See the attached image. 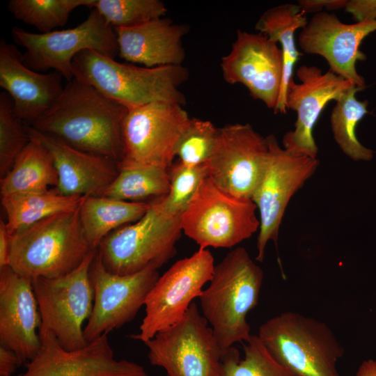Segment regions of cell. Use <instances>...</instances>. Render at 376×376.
Listing matches in <instances>:
<instances>
[{
  "instance_id": "cell-10",
  "label": "cell",
  "mask_w": 376,
  "mask_h": 376,
  "mask_svg": "<svg viewBox=\"0 0 376 376\" xmlns=\"http://www.w3.org/2000/svg\"><path fill=\"white\" fill-rule=\"evenodd\" d=\"M144 344L150 363L168 376H216L220 371L224 354L194 302L178 322Z\"/></svg>"
},
{
  "instance_id": "cell-23",
  "label": "cell",
  "mask_w": 376,
  "mask_h": 376,
  "mask_svg": "<svg viewBox=\"0 0 376 376\" xmlns=\"http://www.w3.org/2000/svg\"><path fill=\"white\" fill-rule=\"evenodd\" d=\"M114 31L118 56L130 63L147 68L181 65L185 58L182 38L189 31L186 24L162 17Z\"/></svg>"
},
{
  "instance_id": "cell-6",
  "label": "cell",
  "mask_w": 376,
  "mask_h": 376,
  "mask_svg": "<svg viewBox=\"0 0 376 376\" xmlns=\"http://www.w3.org/2000/svg\"><path fill=\"white\" fill-rule=\"evenodd\" d=\"M181 217H171L161 210L158 198L150 202L137 221L122 226L105 237L97 247L104 267L127 275L149 267H161L176 253L181 236Z\"/></svg>"
},
{
  "instance_id": "cell-37",
  "label": "cell",
  "mask_w": 376,
  "mask_h": 376,
  "mask_svg": "<svg viewBox=\"0 0 376 376\" xmlns=\"http://www.w3.org/2000/svg\"><path fill=\"white\" fill-rule=\"evenodd\" d=\"M347 0H299L297 4L305 13H320L323 9L334 10L344 8Z\"/></svg>"
},
{
  "instance_id": "cell-22",
  "label": "cell",
  "mask_w": 376,
  "mask_h": 376,
  "mask_svg": "<svg viewBox=\"0 0 376 376\" xmlns=\"http://www.w3.org/2000/svg\"><path fill=\"white\" fill-rule=\"evenodd\" d=\"M29 136L51 153L58 173L56 190L66 196H100L118 173V163L72 148L26 125Z\"/></svg>"
},
{
  "instance_id": "cell-31",
  "label": "cell",
  "mask_w": 376,
  "mask_h": 376,
  "mask_svg": "<svg viewBox=\"0 0 376 376\" xmlns=\"http://www.w3.org/2000/svg\"><path fill=\"white\" fill-rule=\"evenodd\" d=\"M95 0H10L8 10L18 20L40 33L63 26L71 13L80 6L91 9Z\"/></svg>"
},
{
  "instance_id": "cell-38",
  "label": "cell",
  "mask_w": 376,
  "mask_h": 376,
  "mask_svg": "<svg viewBox=\"0 0 376 376\" xmlns=\"http://www.w3.org/2000/svg\"><path fill=\"white\" fill-rule=\"evenodd\" d=\"M20 365L17 354L11 350L0 345V375L11 376Z\"/></svg>"
},
{
  "instance_id": "cell-11",
  "label": "cell",
  "mask_w": 376,
  "mask_h": 376,
  "mask_svg": "<svg viewBox=\"0 0 376 376\" xmlns=\"http://www.w3.org/2000/svg\"><path fill=\"white\" fill-rule=\"evenodd\" d=\"M214 265L211 252L201 248L175 262L158 278L148 294L139 332L131 336L145 343L159 331L178 322L210 281Z\"/></svg>"
},
{
  "instance_id": "cell-32",
  "label": "cell",
  "mask_w": 376,
  "mask_h": 376,
  "mask_svg": "<svg viewBox=\"0 0 376 376\" xmlns=\"http://www.w3.org/2000/svg\"><path fill=\"white\" fill-rule=\"evenodd\" d=\"M170 189L159 198L161 210L171 217H181L203 181L210 176L208 164L188 166L179 160L169 169Z\"/></svg>"
},
{
  "instance_id": "cell-26",
  "label": "cell",
  "mask_w": 376,
  "mask_h": 376,
  "mask_svg": "<svg viewBox=\"0 0 376 376\" xmlns=\"http://www.w3.org/2000/svg\"><path fill=\"white\" fill-rule=\"evenodd\" d=\"M150 203L130 202L112 198L85 196L79 206L84 235L93 249L113 230L140 219Z\"/></svg>"
},
{
  "instance_id": "cell-14",
  "label": "cell",
  "mask_w": 376,
  "mask_h": 376,
  "mask_svg": "<svg viewBox=\"0 0 376 376\" xmlns=\"http://www.w3.org/2000/svg\"><path fill=\"white\" fill-rule=\"evenodd\" d=\"M159 277L158 269L155 267L132 274L111 273L104 267L97 251L90 269L94 301L84 329L86 342L132 321L144 306L148 294Z\"/></svg>"
},
{
  "instance_id": "cell-29",
  "label": "cell",
  "mask_w": 376,
  "mask_h": 376,
  "mask_svg": "<svg viewBox=\"0 0 376 376\" xmlns=\"http://www.w3.org/2000/svg\"><path fill=\"white\" fill-rule=\"evenodd\" d=\"M365 88L353 84L336 102L331 117L334 139L343 152L354 161H370L374 152L358 140L356 128L359 122L368 113V102L359 101L357 93Z\"/></svg>"
},
{
  "instance_id": "cell-1",
  "label": "cell",
  "mask_w": 376,
  "mask_h": 376,
  "mask_svg": "<svg viewBox=\"0 0 376 376\" xmlns=\"http://www.w3.org/2000/svg\"><path fill=\"white\" fill-rule=\"evenodd\" d=\"M128 109L73 78L52 107L31 127L68 146L119 163L123 122Z\"/></svg>"
},
{
  "instance_id": "cell-17",
  "label": "cell",
  "mask_w": 376,
  "mask_h": 376,
  "mask_svg": "<svg viewBox=\"0 0 376 376\" xmlns=\"http://www.w3.org/2000/svg\"><path fill=\"white\" fill-rule=\"evenodd\" d=\"M296 76L299 82L293 79L289 82L285 107L296 111L297 120L294 130L283 136V147L292 154L316 159L318 148L313 132L321 113L329 102H336L354 84L315 65L299 66Z\"/></svg>"
},
{
  "instance_id": "cell-8",
  "label": "cell",
  "mask_w": 376,
  "mask_h": 376,
  "mask_svg": "<svg viewBox=\"0 0 376 376\" xmlns=\"http://www.w3.org/2000/svg\"><path fill=\"white\" fill-rule=\"evenodd\" d=\"M15 41L26 49L24 62L37 72L53 70L67 81L74 78L72 61L84 50H93L109 58L118 56L114 29L95 9L76 27L49 33H31L19 27L11 31Z\"/></svg>"
},
{
  "instance_id": "cell-25",
  "label": "cell",
  "mask_w": 376,
  "mask_h": 376,
  "mask_svg": "<svg viewBox=\"0 0 376 376\" xmlns=\"http://www.w3.org/2000/svg\"><path fill=\"white\" fill-rule=\"evenodd\" d=\"M29 139L10 170L1 178V196L44 192L58 185V173L51 153L38 140Z\"/></svg>"
},
{
  "instance_id": "cell-12",
  "label": "cell",
  "mask_w": 376,
  "mask_h": 376,
  "mask_svg": "<svg viewBox=\"0 0 376 376\" xmlns=\"http://www.w3.org/2000/svg\"><path fill=\"white\" fill-rule=\"evenodd\" d=\"M267 138V164L251 198L260 214L256 258L259 262L263 261L268 242L277 244L280 225L290 200L319 166L318 158L297 155L281 147L274 134Z\"/></svg>"
},
{
  "instance_id": "cell-34",
  "label": "cell",
  "mask_w": 376,
  "mask_h": 376,
  "mask_svg": "<svg viewBox=\"0 0 376 376\" xmlns=\"http://www.w3.org/2000/svg\"><path fill=\"white\" fill-rule=\"evenodd\" d=\"M219 131L210 120L191 118L176 146L178 160L188 166L208 164Z\"/></svg>"
},
{
  "instance_id": "cell-24",
  "label": "cell",
  "mask_w": 376,
  "mask_h": 376,
  "mask_svg": "<svg viewBox=\"0 0 376 376\" xmlns=\"http://www.w3.org/2000/svg\"><path fill=\"white\" fill-rule=\"evenodd\" d=\"M305 15L297 3H284L267 9L255 26L259 33L279 43L283 55V75L275 113H286L287 87L292 79L294 66L301 56L295 45V33L306 25Z\"/></svg>"
},
{
  "instance_id": "cell-39",
  "label": "cell",
  "mask_w": 376,
  "mask_h": 376,
  "mask_svg": "<svg viewBox=\"0 0 376 376\" xmlns=\"http://www.w3.org/2000/svg\"><path fill=\"white\" fill-rule=\"evenodd\" d=\"M11 247V234L9 233L6 224L0 221V269L9 265Z\"/></svg>"
},
{
  "instance_id": "cell-16",
  "label": "cell",
  "mask_w": 376,
  "mask_h": 376,
  "mask_svg": "<svg viewBox=\"0 0 376 376\" xmlns=\"http://www.w3.org/2000/svg\"><path fill=\"white\" fill-rule=\"evenodd\" d=\"M220 66L226 82L244 85L253 98L275 109L284 68L283 52L277 42L259 32L237 30L231 49L221 58Z\"/></svg>"
},
{
  "instance_id": "cell-15",
  "label": "cell",
  "mask_w": 376,
  "mask_h": 376,
  "mask_svg": "<svg viewBox=\"0 0 376 376\" xmlns=\"http://www.w3.org/2000/svg\"><path fill=\"white\" fill-rule=\"evenodd\" d=\"M267 138L249 124L219 128L208 162L210 177L223 191L251 199L265 173L269 157Z\"/></svg>"
},
{
  "instance_id": "cell-9",
  "label": "cell",
  "mask_w": 376,
  "mask_h": 376,
  "mask_svg": "<svg viewBox=\"0 0 376 376\" xmlns=\"http://www.w3.org/2000/svg\"><path fill=\"white\" fill-rule=\"evenodd\" d=\"M97 251L92 250L77 268L63 276L32 281L41 326L51 331L67 350H79L88 344L83 324L93 306L90 269Z\"/></svg>"
},
{
  "instance_id": "cell-40",
  "label": "cell",
  "mask_w": 376,
  "mask_h": 376,
  "mask_svg": "<svg viewBox=\"0 0 376 376\" xmlns=\"http://www.w3.org/2000/svg\"><path fill=\"white\" fill-rule=\"evenodd\" d=\"M355 376H376V360L363 361L359 366Z\"/></svg>"
},
{
  "instance_id": "cell-36",
  "label": "cell",
  "mask_w": 376,
  "mask_h": 376,
  "mask_svg": "<svg viewBox=\"0 0 376 376\" xmlns=\"http://www.w3.org/2000/svg\"><path fill=\"white\" fill-rule=\"evenodd\" d=\"M345 10L357 22L376 19V0H347Z\"/></svg>"
},
{
  "instance_id": "cell-3",
  "label": "cell",
  "mask_w": 376,
  "mask_h": 376,
  "mask_svg": "<svg viewBox=\"0 0 376 376\" xmlns=\"http://www.w3.org/2000/svg\"><path fill=\"white\" fill-rule=\"evenodd\" d=\"M74 78L88 84L129 109L164 102L184 106L180 86L189 77L181 65L155 68L120 63L93 50H84L72 61Z\"/></svg>"
},
{
  "instance_id": "cell-2",
  "label": "cell",
  "mask_w": 376,
  "mask_h": 376,
  "mask_svg": "<svg viewBox=\"0 0 376 376\" xmlns=\"http://www.w3.org/2000/svg\"><path fill=\"white\" fill-rule=\"evenodd\" d=\"M263 281V269L242 246L230 251L214 265L199 300L202 315L223 354L250 337L246 315L258 303Z\"/></svg>"
},
{
  "instance_id": "cell-21",
  "label": "cell",
  "mask_w": 376,
  "mask_h": 376,
  "mask_svg": "<svg viewBox=\"0 0 376 376\" xmlns=\"http://www.w3.org/2000/svg\"><path fill=\"white\" fill-rule=\"evenodd\" d=\"M62 78L56 71L42 73L29 68L18 49L1 38L0 86L26 125H31L52 107L63 89Z\"/></svg>"
},
{
  "instance_id": "cell-28",
  "label": "cell",
  "mask_w": 376,
  "mask_h": 376,
  "mask_svg": "<svg viewBox=\"0 0 376 376\" xmlns=\"http://www.w3.org/2000/svg\"><path fill=\"white\" fill-rule=\"evenodd\" d=\"M118 173L101 196L115 199L143 202L162 198L169 192V169L152 165L119 162Z\"/></svg>"
},
{
  "instance_id": "cell-30",
  "label": "cell",
  "mask_w": 376,
  "mask_h": 376,
  "mask_svg": "<svg viewBox=\"0 0 376 376\" xmlns=\"http://www.w3.org/2000/svg\"><path fill=\"white\" fill-rule=\"evenodd\" d=\"M243 348V359L234 346L225 352L216 376H297L270 355L257 335H251Z\"/></svg>"
},
{
  "instance_id": "cell-41",
  "label": "cell",
  "mask_w": 376,
  "mask_h": 376,
  "mask_svg": "<svg viewBox=\"0 0 376 376\" xmlns=\"http://www.w3.org/2000/svg\"><path fill=\"white\" fill-rule=\"evenodd\" d=\"M17 376H22V374H20V375H17Z\"/></svg>"
},
{
  "instance_id": "cell-19",
  "label": "cell",
  "mask_w": 376,
  "mask_h": 376,
  "mask_svg": "<svg viewBox=\"0 0 376 376\" xmlns=\"http://www.w3.org/2000/svg\"><path fill=\"white\" fill-rule=\"evenodd\" d=\"M376 31V19L342 22L327 11L315 13L298 36V45L304 52L323 57L329 70L366 88L365 80L357 71L358 61L366 59L359 50L363 40Z\"/></svg>"
},
{
  "instance_id": "cell-7",
  "label": "cell",
  "mask_w": 376,
  "mask_h": 376,
  "mask_svg": "<svg viewBox=\"0 0 376 376\" xmlns=\"http://www.w3.org/2000/svg\"><path fill=\"white\" fill-rule=\"evenodd\" d=\"M256 210L251 199L226 193L209 176L181 216L182 231L201 249L231 248L259 230Z\"/></svg>"
},
{
  "instance_id": "cell-18",
  "label": "cell",
  "mask_w": 376,
  "mask_h": 376,
  "mask_svg": "<svg viewBox=\"0 0 376 376\" xmlns=\"http://www.w3.org/2000/svg\"><path fill=\"white\" fill-rule=\"evenodd\" d=\"M39 335L40 349L22 376H150L142 366L115 359L108 334L76 350L64 349L42 326Z\"/></svg>"
},
{
  "instance_id": "cell-35",
  "label": "cell",
  "mask_w": 376,
  "mask_h": 376,
  "mask_svg": "<svg viewBox=\"0 0 376 376\" xmlns=\"http://www.w3.org/2000/svg\"><path fill=\"white\" fill-rule=\"evenodd\" d=\"M26 124L13 111V101L7 93H0V176L12 168L16 158L29 142Z\"/></svg>"
},
{
  "instance_id": "cell-13",
  "label": "cell",
  "mask_w": 376,
  "mask_h": 376,
  "mask_svg": "<svg viewBox=\"0 0 376 376\" xmlns=\"http://www.w3.org/2000/svg\"><path fill=\"white\" fill-rule=\"evenodd\" d=\"M182 107L157 102L129 109L123 122V157L120 162L169 169L191 118Z\"/></svg>"
},
{
  "instance_id": "cell-27",
  "label": "cell",
  "mask_w": 376,
  "mask_h": 376,
  "mask_svg": "<svg viewBox=\"0 0 376 376\" xmlns=\"http://www.w3.org/2000/svg\"><path fill=\"white\" fill-rule=\"evenodd\" d=\"M84 196H66L55 188L44 192L1 196L6 227L13 233L53 215L78 209Z\"/></svg>"
},
{
  "instance_id": "cell-20",
  "label": "cell",
  "mask_w": 376,
  "mask_h": 376,
  "mask_svg": "<svg viewBox=\"0 0 376 376\" xmlns=\"http://www.w3.org/2000/svg\"><path fill=\"white\" fill-rule=\"evenodd\" d=\"M41 323L32 281L10 266L0 269V345L13 351L20 364L38 353Z\"/></svg>"
},
{
  "instance_id": "cell-33",
  "label": "cell",
  "mask_w": 376,
  "mask_h": 376,
  "mask_svg": "<svg viewBox=\"0 0 376 376\" xmlns=\"http://www.w3.org/2000/svg\"><path fill=\"white\" fill-rule=\"evenodd\" d=\"M92 8L113 29L136 26L162 17L167 12L159 0H95Z\"/></svg>"
},
{
  "instance_id": "cell-4",
  "label": "cell",
  "mask_w": 376,
  "mask_h": 376,
  "mask_svg": "<svg viewBox=\"0 0 376 376\" xmlns=\"http://www.w3.org/2000/svg\"><path fill=\"white\" fill-rule=\"evenodd\" d=\"M93 249L84 235L79 207L11 235L8 266L32 281L53 279L77 268Z\"/></svg>"
},
{
  "instance_id": "cell-5",
  "label": "cell",
  "mask_w": 376,
  "mask_h": 376,
  "mask_svg": "<svg viewBox=\"0 0 376 376\" xmlns=\"http://www.w3.org/2000/svg\"><path fill=\"white\" fill-rule=\"evenodd\" d=\"M257 336L270 355L297 376H341L337 362L344 348L320 320L285 311L262 324Z\"/></svg>"
}]
</instances>
